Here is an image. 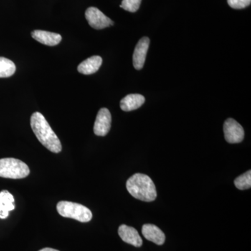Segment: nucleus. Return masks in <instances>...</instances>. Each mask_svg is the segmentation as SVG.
Listing matches in <instances>:
<instances>
[{"label":"nucleus","instance_id":"obj_1","mask_svg":"<svg viewBox=\"0 0 251 251\" xmlns=\"http://www.w3.org/2000/svg\"><path fill=\"white\" fill-rule=\"evenodd\" d=\"M31 129L36 138L49 151L59 153L62 151V144L45 117L39 112H34L30 119Z\"/></svg>","mask_w":251,"mask_h":251},{"label":"nucleus","instance_id":"obj_2","mask_svg":"<svg viewBox=\"0 0 251 251\" xmlns=\"http://www.w3.org/2000/svg\"><path fill=\"white\" fill-rule=\"evenodd\" d=\"M126 188L133 198L143 202H152L156 200V186L148 175L135 173L127 180Z\"/></svg>","mask_w":251,"mask_h":251},{"label":"nucleus","instance_id":"obj_3","mask_svg":"<svg viewBox=\"0 0 251 251\" xmlns=\"http://www.w3.org/2000/svg\"><path fill=\"white\" fill-rule=\"evenodd\" d=\"M30 173L29 167L24 162L14 158L0 159V177L23 179Z\"/></svg>","mask_w":251,"mask_h":251},{"label":"nucleus","instance_id":"obj_4","mask_svg":"<svg viewBox=\"0 0 251 251\" xmlns=\"http://www.w3.org/2000/svg\"><path fill=\"white\" fill-rule=\"evenodd\" d=\"M57 210L63 217L75 219L81 223L90 222L92 219L90 209L78 203L60 201L57 203Z\"/></svg>","mask_w":251,"mask_h":251},{"label":"nucleus","instance_id":"obj_5","mask_svg":"<svg viewBox=\"0 0 251 251\" xmlns=\"http://www.w3.org/2000/svg\"><path fill=\"white\" fill-rule=\"evenodd\" d=\"M85 18L91 27L96 29H104L114 25L112 20L96 7H90L86 10Z\"/></svg>","mask_w":251,"mask_h":251},{"label":"nucleus","instance_id":"obj_6","mask_svg":"<svg viewBox=\"0 0 251 251\" xmlns=\"http://www.w3.org/2000/svg\"><path fill=\"white\" fill-rule=\"evenodd\" d=\"M224 130L225 139L227 143H239L244 140V128L234 119L229 118L225 122Z\"/></svg>","mask_w":251,"mask_h":251},{"label":"nucleus","instance_id":"obj_7","mask_svg":"<svg viewBox=\"0 0 251 251\" xmlns=\"http://www.w3.org/2000/svg\"><path fill=\"white\" fill-rule=\"evenodd\" d=\"M112 117L108 109L99 110L94 126V132L98 136H105L111 128Z\"/></svg>","mask_w":251,"mask_h":251},{"label":"nucleus","instance_id":"obj_8","mask_svg":"<svg viewBox=\"0 0 251 251\" xmlns=\"http://www.w3.org/2000/svg\"><path fill=\"white\" fill-rule=\"evenodd\" d=\"M150 39L145 36L138 41L135 46L134 52H133V63L136 70H140L144 67L149 46H150Z\"/></svg>","mask_w":251,"mask_h":251},{"label":"nucleus","instance_id":"obj_9","mask_svg":"<svg viewBox=\"0 0 251 251\" xmlns=\"http://www.w3.org/2000/svg\"><path fill=\"white\" fill-rule=\"evenodd\" d=\"M118 233L122 240L127 244L135 247H140L143 245L142 238L134 227L122 225L119 227Z\"/></svg>","mask_w":251,"mask_h":251},{"label":"nucleus","instance_id":"obj_10","mask_svg":"<svg viewBox=\"0 0 251 251\" xmlns=\"http://www.w3.org/2000/svg\"><path fill=\"white\" fill-rule=\"evenodd\" d=\"M142 232L145 239L157 245H163L166 241V236L159 227L155 225L145 224L143 226Z\"/></svg>","mask_w":251,"mask_h":251},{"label":"nucleus","instance_id":"obj_11","mask_svg":"<svg viewBox=\"0 0 251 251\" xmlns=\"http://www.w3.org/2000/svg\"><path fill=\"white\" fill-rule=\"evenodd\" d=\"M31 36L36 41L44 45L54 46L58 45L62 41L60 34L43 30H34L31 32Z\"/></svg>","mask_w":251,"mask_h":251},{"label":"nucleus","instance_id":"obj_12","mask_svg":"<svg viewBox=\"0 0 251 251\" xmlns=\"http://www.w3.org/2000/svg\"><path fill=\"white\" fill-rule=\"evenodd\" d=\"M145 102V98L141 94H130L122 99L120 108L123 111H133L140 108Z\"/></svg>","mask_w":251,"mask_h":251},{"label":"nucleus","instance_id":"obj_13","mask_svg":"<svg viewBox=\"0 0 251 251\" xmlns=\"http://www.w3.org/2000/svg\"><path fill=\"white\" fill-rule=\"evenodd\" d=\"M14 198L7 191L0 192V219H5L9 216V212L15 209Z\"/></svg>","mask_w":251,"mask_h":251},{"label":"nucleus","instance_id":"obj_14","mask_svg":"<svg viewBox=\"0 0 251 251\" xmlns=\"http://www.w3.org/2000/svg\"><path fill=\"white\" fill-rule=\"evenodd\" d=\"M103 59L100 56H92L90 58L85 59L77 67V71L80 74L85 75H90L99 70V68L101 66Z\"/></svg>","mask_w":251,"mask_h":251},{"label":"nucleus","instance_id":"obj_15","mask_svg":"<svg viewBox=\"0 0 251 251\" xmlns=\"http://www.w3.org/2000/svg\"><path fill=\"white\" fill-rule=\"evenodd\" d=\"M16 65L12 61L0 57V77H9L16 72Z\"/></svg>","mask_w":251,"mask_h":251},{"label":"nucleus","instance_id":"obj_16","mask_svg":"<svg viewBox=\"0 0 251 251\" xmlns=\"http://www.w3.org/2000/svg\"><path fill=\"white\" fill-rule=\"evenodd\" d=\"M236 187L239 190L249 189L251 187V171H247V173L240 175L236 178L234 181Z\"/></svg>","mask_w":251,"mask_h":251},{"label":"nucleus","instance_id":"obj_17","mask_svg":"<svg viewBox=\"0 0 251 251\" xmlns=\"http://www.w3.org/2000/svg\"><path fill=\"white\" fill-rule=\"evenodd\" d=\"M142 0H122L120 7L129 11V12H136L139 9Z\"/></svg>","mask_w":251,"mask_h":251},{"label":"nucleus","instance_id":"obj_18","mask_svg":"<svg viewBox=\"0 0 251 251\" xmlns=\"http://www.w3.org/2000/svg\"><path fill=\"white\" fill-rule=\"evenodd\" d=\"M251 0H227V4L234 9H242L250 6Z\"/></svg>","mask_w":251,"mask_h":251},{"label":"nucleus","instance_id":"obj_19","mask_svg":"<svg viewBox=\"0 0 251 251\" xmlns=\"http://www.w3.org/2000/svg\"><path fill=\"white\" fill-rule=\"evenodd\" d=\"M39 251H59L58 250H56V249H51V248H45V249H41V250Z\"/></svg>","mask_w":251,"mask_h":251}]
</instances>
